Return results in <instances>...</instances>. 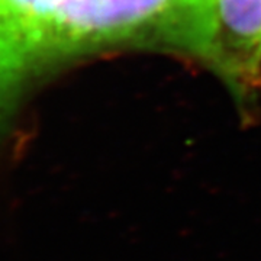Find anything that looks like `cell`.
Segmentation results:
<instances>
[{
    "label": "cell",
    "instance_id": "1",
    "mask_svg": "<svg viewBox=\"0 0 261 261\" xmlns=\"http://www.w3.org/2000/svg\"><path fill=\"white\" fill-rule=\"evenodd\" d=\"M212 0H0V141L60 65L122 44L197 56Z\"/></svg>",
    "mask_w": 261,
    "mask_h": 261
},
{
    "label": "cell",
    "instance_id": "2",
    "mask_svg": "<svg viewBox=\"0 0 261 261\" xmlns=\"http://www.w3.org/2000/svg\"><path fill=\"white\" fill-rule=\"evenodd\" d=\"M199 58L241 100L261 86V0H212Z\"/></svg>",
    "mask_w": 261,
    "mask_h": 261
}]
</instances>
